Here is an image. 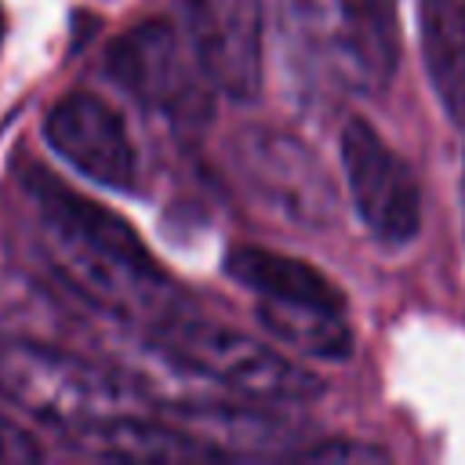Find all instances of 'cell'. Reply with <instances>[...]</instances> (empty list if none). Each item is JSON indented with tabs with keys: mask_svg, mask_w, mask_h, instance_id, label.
I'll return each instance as SVG.
<instances>
[{
	"mask_svg": "<svg viewBox=\"0 0 465 465\" xmlns=\"http://www.w3.org/2000/svg\"><path fill=\"white\" fill-rule=\"evenodd\" d=\"M105 76L142 109L174 124L211 120V84L200 73L189 40L167 18H145L120 33L105 51Z\"/></svg>",
	"mask_w": 465,
	"mask_h": 465,
	"instance_id": "5b68a950",
	"label": "cell"
},
{
	"mask_svg": "<svg viewBox=\"0 0 465 465\" xmlns=\"http://www.w3.org/2000/svg\"><path fill=\"white\" fill-rule=\"evenodd\" d=\"M222 272L254 291L258 298H283V302H312V305H327V309H345V294L338 291V283L331 276H323L316 265L269 251V247H254V243H240L229 247L222 258Z\"/></svg>",
	"mask_w": 465,
	"mask_h": 465,
	"instance_id": "8fae6325",
	"label": "cell"
},
{
	"mask_svg": "<svg viewBox=\"0 0 465 465\" xmlns=\"http://www.w3.org/2000/svg\"><path fill=\"white\" fill-rule=\"evenodd\" d=\"M229 163L240 185L287 225L320 232L338 218V189L316 153L283 127L247 124L229 138Z\"/></svg>",
	"mask_w": 465,
	"mask_h": 465,
	"instance_id": "277c9868",
	"label": "cell"
},
{
	"mask_svg": "<svg viewBox=\"0 0 465 465\" xmlns=\"http://www.w3.org/2000/svg\"><path fill=\"white\" fill-rule=\"evenodd\" d=\"M258 323L287 349L320 356V360H349L352 356V331L345 323V309H327L312 302H283V298H258L254 309Z\"/></svg>",
	"mask_w": 465,
	"mask_h": 465,
	"instance_id": "4fadbf2b",
	"label": "cell"
},
{
	"mask_svg": "<svg viewBox=\"0 0 465 465\" xmlns=\"http://www.w3.org/2000/svg\"><path fill=\"white\" fill-rule=\"evenodd\" d=\"M461 232H465V160H461Z\"/></svg>",
	"mask_w": 465,
	"mask_h": 465,
	"instance_id": "e0dca14e",
	"label": "cell"
},
{
	"mask_svg": "<svg viewBox=\"0 0 465 465\" xmlns=\"http://www.w3.org/2000/svg\"><path fill=\"white\" fill-rule=\"evenodd\" d=\"M338 58L363 87H385L400 65V0H334Z\"/></svg>",
	"mask_w": 465,
	"mask_h": 465,
	"instance_id": "30bf717a",
	"label": "cell"
},
{
	"mask_svg": "<svg viewBox=\"0 0 465 465\" xmlns=\"http://www.w3.org/2000/svg\"><path fill=\"white\" fill-rule=\"evenodd\" d=\"M418 44L436 102L465 127V0H418Z\"/></svg>",
	"mask_w": 465,
	"mask_h": 465,
	"instance_id": "7c38bea8",
	"label": "cell"
},
{
	"mask_svg": "<svg viewBox=\"0 0 465 465\" xmlns=\"http://www.w3.org/2000/svg\"><path fill=\"white\" fill-rule=\"evenodd\" d=\"M4 29H7V18H4V7H0V44H4Z\"/></svg>",
	"mask_w": 465,
	"mask_h": 465,
	"instance_id": "ac0fdd59",
	"label": "cell"
},
{
	"mask_svg": "<svg viewBox=\"0 0 465 465\" xmlns=\"http://www.w3.org/2000/svg\"><path fill=\"white\" fill-rule=\"evenodd\" d=\"M22 189L36 214L44 262L65 291L116 320L160 323L171 316L178 287L116 211L73 193L40 167H25Z\"/></svg>",
	"mask_w": 465,
	"mask_h": 465,
	"instance_id": "6da1fadb",
	"label": "cell"
},
{
	"mask_svg": "<svg viewBox=\"0 0 465 465\" xmlns=\"http://www.w3.org/2000/svg\"><path fill=\"white\" fill-rule=\"evenodd\" d=\"M44 138L73 171L113 193L138 185V153L124 116L91 91L62 94L44 116Z\"/></svg>",
	"mask_w": 465,
	"mask_h": 465,
	"instance_id": "ba28073f",
	"label": "cell"
},
{
	"mask_svg": "<svg viewBox=\"0 0 465 465\" xmlns=\"http://www.w3.org/2000/svg\"><path fill=\"white\" fill-rule=\"evenodd\" d=\"M40 458H44V447L7 414H0V465H36Z\"/></svg>",
	"mask_w": 465,
	"mask_h": 465,
	"instance_id": "9a60e30c",
	"label": "cell"
},
{
	"mask_svg": "<svg viewBox=\"0 0 465 465\" xmlns=\"http://www.w3.org/2000/svg\"><path fill=\"white\" fill-rule=\"evenodd\" d=\"M189 47L211 91L254 102L265 69V0H185Z\"/></svg>",
	"mask_w": 465,
	"mask_h": 465,
	"instance_id": "52a82bcc",
	"label": "cell"
},
{
	"mask_svg": "<svg viewBox=\"0 0 465 465\" xmlns=\"http://www.w3.org/2000/svg\"><path fill=\"white\" fill-rule=\"evenodd\" d=\"M302 458H316V461H327V458H367V461H378L385 458V450L378 447H367V443H345V440H331V443H320V447H309V450H298Z\"/></svg>",
	"mask_w": 465,
	"mask_h": 465,
	"instance_id": "2e32d148",
	"label": "cell"
},
{
	"mask_svg": "<svg viewBox=\"0 0 465 465\" xmlns=\"http://www.w3.org/2000/svg\"><path fill=\"white\" fill-rule=\"evenodd\" d=\"M178 418L185 421V432H193L196 440H203L211 450H218V458L229 454H265V450H280L287 447L291 425L280 421L269 411L258 407H218V403H178Z\"/></svg>",
	"mask_w": 465,
	"mask_h": 465,
	"instance_id": "5bb4252c",
	"label": "cell"
},
{
	"mask_svg": "<svg viewBox=\"0 0 465 465\" xmlns=\"http://www.w3.org/2000/svg\"><path fill=\"white\" fill-rule=\"evenodd\" d=\"M0 396L69 436L87 421L120 414L134 400V389L113 367L73 349L0 334Z\"/></svg>",
	"mask_w": 465,
	"mask_h": 465,
	"instance_id": "7a4b0ae2",
	"label": "cell"
},
{
	"mask_svg": "<svg viewBox=\"0 0 465 465\" xmlns=\"http://www.w3.org/2000/svg\"><path fill=\"white\" fill-rule=\"evenodd\" d=\"M338 156L349 200L367 232L385 247H403L421 225V189L411 163L360 116L345 120Z\"/></svg>",
	"mask_w": 465,
	"mask_h": 465,
	"instance_id": "8992f818",
	"label": "cell"
},
{
	"mask_svg": "<svg viewBox=\"0 0 465 465\" xmlns=\"http://www.w3.org/2000/svg\"><path fill=\"white\" fill-rule=\"evenodd\" d=\"M153 345L174 367L254 403H302L323 392L316 374L251 338L247 331L214 320H185L171 312L153 323Z\"/></svg>",
	"mask_w": 465,
	"mask_h": 465,
	"instance_id": "3957f363",
	"label": "cell"
},
{
	"mask_svg": "<svg viewBox=\"0 0 465 465\" xmlns=\"http://www.w3.org/2000/svg\"><path fill=\"white\" fill-rule=\"evenodd\" d=\"M73 447L94 458H113V461H189V458H218L203 440H196L185 429L138 418V414H109L98 421L80 425L76 432L65 436Z\"/></svg>",
	"mask_w": 465,
	"mask_h": 465,
	"instance_id": "9c48e42d",
	"label": "cell"
}]
</instances>
